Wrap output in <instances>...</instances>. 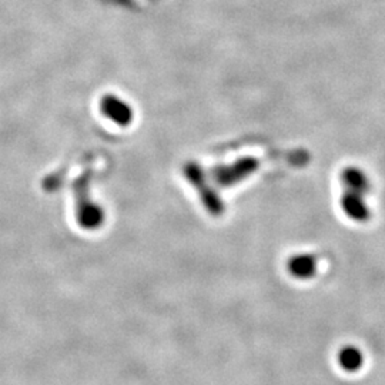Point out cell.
<instances>
[{
	"mask_svg": "<svg viewBox=\"0 0 385 385\" xmlns=\"http://www.w3.org/2000/svg\"><path fill=\"white\" fill-rule=\"evenodd\" d=\"M100 109L107 119L120 126H127L133 120L131 107L127 105V102L122 100L114 95H106L102 99Z\"/></svg>",
	"mask_w": 385,
	"mask_h": 385,
	"instance_id": "1",
	"label": "cell"
},
{
	"mask_svg": "<svg viewBox=\"0 0 385 385\" xmlns=\"http://www.w3.org/2000/svg\"><path fill=\"white\" fill-rule=\"evenodd\" d=\"M341 207L344 213L355 221H367L369 218V210L362 199V194L347 190L341 199Z\"/></svg>",
	"mask_w": 385,
	"mask_h": 385,
	"instance_id": "2",
	"label": "cell"
},
{
	"mask_svg": "<svg viewBox=\"0 0 385 385\" xmlns=\"http://www.w3.org/2000/svg\"><path fill=\"white\" fill-rule=\"evenodd\" d=\"M317 270V263L313 256L298 254L288 260V271L295 278H310Z\"/></svg>",
	"mask_w": 385,
	"mask_h": 385,
	"instance_id": "3",
	"label": "cell"
},
{
	"mask_svg": "<svg viewBox=\"0 0 385 385\" xmlns=\"http://www.w3.org/2000/svg\"><path fill=\"white\" fill-rule=\"evenodd\" d=\"M341 179H343L344 184L347 186V189L350 191L364 194L368 190V186H369L368 184V179L364 174V172H361L357 167H347V169H344V172L341 174Z\"/></svg>",
	"mask_w": 385,
	"mask_h": 385,
	"instance_id": "4",
	"label": "cell"
},
{
	"mask_svg": "<svg viewBox=\"0 0 385 385\" xmlns=\"http://www.w3.org/2000/svg\"><path fill=\"white\" fill-rule=\"evenodd\" d=\"M364 357L361 351L355 347H345L338 354V362L343 369L345 371H357L361 368Z\"/></svg>",
	"mask_w": 385,
	"mask_h": 385,
	"instance_id": "5",
	"label": "cell"
}]
</instances>
